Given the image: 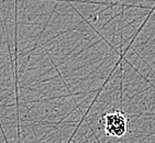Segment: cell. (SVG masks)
Masks as SVG:
<instances>
[{
    "mask_svg": "<svg viewBox=\"0 0 155 143\" xmlns=\"http://www.w3.org/2000/svg\"><path fill=\"white\" fill-rule=\"evenodd\" d=\"M104 134L108 137L121 139L128 132V117L122 110H114L104 113L100 119Z\"/></svg>",
    "mask_w": 155,
    "mask_h": 143,
    "instance_id": "obj_1",
    "label": "cell"
}]
</instances>
